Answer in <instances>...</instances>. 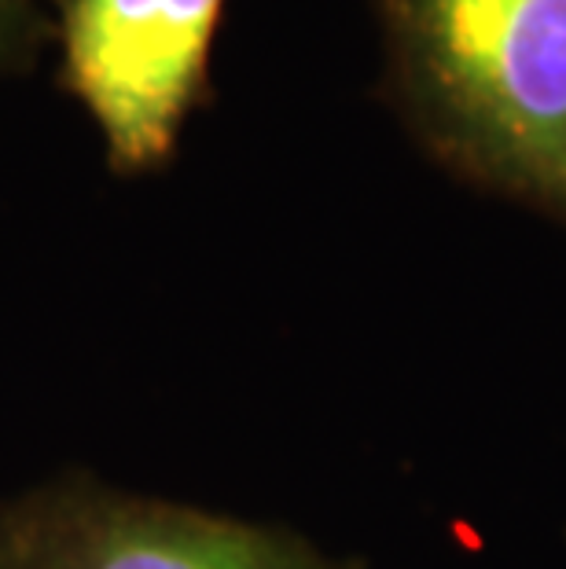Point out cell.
<instances>
[{
    "instance_id": "6da1fadb",
    "label": "cell",
    "mask_w": 566,
    "mask_h": 569,
    "mask_svg": "<svg viewBox=\"0 0 566 569\" xmlns=\"http://www.w3.org/2000/svg\"><path fill=\"white\" fill-rule=\"evenodd\" d=\"M376 16L416 137L566 224V0H376Z\"/></svg>"
},
{
    "instance_id": "7a4b0ae2",
    "label": "cell",
    "mask_w": 566,
    "mask_h": 569,
    "mask_svg": "<svg viewBox=\"0 0 566 569\" xmlns=\"http://www.w3.org/2000/svg\"><path fill=\"white\" fill-rule=\"evenodd\" d=\"M225 0H56L59 84L100 132L115 177L173 159L210 96Z\"/></svg>"
},
{
    "instance_id": "3957f363",
    "label": "cell",
    "mask_w": 566,
    "mask_h": 569,
    "mask_svg": "<svg viewBox=\"0 0 566 569\" xmlns=\"http://www.w3.org/2000/svg\"><path fill=\"white\" fill-rule=\"evenodd\" d=\"M0 569H342L284 529L63 470L0 492Z\"/></svg>"
},
{
    "instance_id": "277c9868",
    "label": "cell",
    "mask_w": 566,
    "mask_h": 569,
    "mask_svg": "<svg viewBox=\"0 0 566 569\" xmlns=\"http://www.w3.org/2000/svg\"><path fill=\"white\" fill-rule=\"evenodd\" d=\"M56 38V0H0V81L27 74Z\"/></svg>"
}]
</instances>
